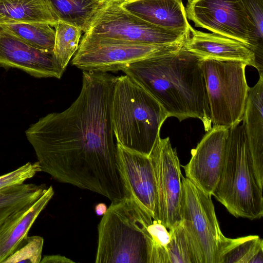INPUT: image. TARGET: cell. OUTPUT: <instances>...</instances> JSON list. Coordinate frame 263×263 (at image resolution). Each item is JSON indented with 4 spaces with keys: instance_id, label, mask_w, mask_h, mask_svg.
<instances>
[{
    "instance_id": "obj_1",
    "label": "cell",
    "mask_w": 263,
    "mask_h": 263,
    "mask_svg": "<svg viewBox=\"0 0 263 263\" xmlns=\"http://www.w3.org/2000/svg\"><path fill=\"white\" fill-rule=\"evenodd\" d=\"M116 79L108 72L83 71L81 90L70 106L40 118L25 131L41 172L111 203L131 197L110 119Z\"/></svg>"
},
{
    "instance_id": "obj_15",
    "label": "cell",
    "mask_w": 263,
    "mask_h": 263,
    "mask_svg": "<svg viewBox=\"0 0 263 263\" xmlns=\"http://www.w3.org/2000/svg\"><path fill=\"white\" fill-rule=\"evenodd\" d=\"M183 47L201 59L241 61L255 68L254 53L243 44L216 33L200 31L191 25Z\"/></svg>"
},
{
    "instance_id": "obj_13",
    "label": "cell",
    "mask_w": 263,
    "mask_h": 263,
    "mask_svg": "<svg viewBox=\"0 0 263 263\" xmlns=\"http://www.w3.org/2000/svg\"><path fill=\"white\" fill-rule=\"evenodd\" d=\"M0 66L15 68L35 78L61 79L65 70L53 52L36 48L0 28Z\"/></svg>"
},
{
    "instance_id": "obj_9",
    "label": "cell",
    "mask_w": 263,
    "mask_h": 263,
    "mask_svg": "<svg viewBox=\"0 0 263 263\" xmlns=\"http://www.w3.org/2000/svg\"><path fill=\"white\" fill-rule=\"evenodd\" d=\"M185 10L196 27L241 42L255 58L254 30L242 0H187Z\"/></svg>"
},
{
    "instance_id": "obj_8",
    "label": "cell",
    "mask_w": 263,
    "mask_h": 263,
    "mask_svg": "<svg viewBox=\"0 0 263 263\" xmlns=\"http://www.w3.org/2000/svg\"><path fill=\"white\" fill-rule=\"evenodd\" d=\"M187 33L155 26L112 2H105L85 32L92 36L153 45L184 43Z\"/></svg>"
},
{
    "instance_id": "obj_11",
    "label": "cell",
    "mask_w": 263,
    "mask_h": 263,
    "mask_svg": "<svg viewBox=\"0 0 263 263\" xmlns=\"http://www.w3.org/2000/svg\"><path fill=\"white\" fill-rule=\"evenodd\" d=\"M181 219L188 220L201 246L204 263H218L227 237L222 233L211 196L182 176Z\"/></svg>"
},
{
    "instance_id": "obj_2",
    "label": "cell",
    "mask_w": 263,
    "mask_h": 263,
    "mask_svg": "<svg viewBox=\"0 0 263 263\" xmlns=\"http://www.w3.org/2000/svg\"><path fill=\"white\" fill-rule=\"evenodd\" d=\"M199 62V57L183 46L169 53L129 64L122 71L151 94L168 117L180 122L198 119L208 132L212 128V122Z\"/></svg>"
},
{
    "instance_id": "obj_16",
    "label": "cell",
    "mask_w": 263,
    "mask_h": 263,
    "mask_svg": "<svg viewBox=\"0 0 263 263\" xmlns=\"http://www.w3.org/2000/svg\"><path fill=\"white\" fill-rule=\"evenodd\" d=\"M249 87L242 121L248 140L252 167L257 182L263 186V73Z\"/></svg>"
},
{
    "instance_id": "obj_32",
    "label": "cell",
    "mask_w": 263,
    "mask_h": 263,
    "mask_svg": "<svg viewBox=\"0 0 263 263\" xmlns=\"http://www.w3.org/2000/svg\"><path fill=\"white\" fill-rule=\"evenodd\" d=\"M127 0H105V2H112L117 3H121Z\"/></svg>"
},
{
    "instance_id": "obj_12",
    "label": "cell",
    "mask_w": 263,
    "mask_h": 263,
    "mask_svg": "<svg viewBox=\"0 0 263 263\" xmlns=\"http://www.w3.org/2000/svg\"><path fill=\"white\" fill-rule=\"evenodd\" d=\"M229 128L212 127L191 151L189 162L182 166L186 178L211 196L222 169Z\"/></svg>"
},
{
    "instance_id": "obj_17",
    "label": "cell",
    "mask_w": 263,
    "mask_h": 263,
    "mask_svg": "<svg viewBox=\"0 0 263 263\" xmlns=\"http://www.w3.org/2000/svg\"><path fill=\"white\" fill-rule=\"evenodd\" d=\"M54 194L52 186L47 187L36 200L11 214L0 226V263L11 255L26 238Z\"/></svg>"
},
{
    "instance_id": "obj_20",
    "label": "cell",
    "mask_w": 263,
    "mask_h": 263,
    "mask_svg": "<svg viewBox=\"0 0 263 263\" xmlns=\"http://www.w3.org/2000/svg\"><path fill=\"white\" fill-rule=\"evenodd\" d=\"M57 22L45 0H0V25L41 23L54 27Z\"/></svg>"
},
{
    "instance_id": "obj_3",
    "label": "cell",
    "mask_w": 263,
    "mask_h": 263,
    "mask_svg": "<svg viewBox=\"0 0 263 263\" xmlns=\"http://www.w3.org/2000/svg\"><path fill=\"white\" fill-rule=\"evenodd\" d=\"M167 118L161 104L134 79L126 74L117 77L110 119L118 144L149 156Z\"/></svg>"
},
{
    "instance_id": "obj_28",
    "label": "cell",
    "mask_w": 263,
    "mask_h": 263,
    "mask_svg": "<svg viewBox=\"0 0 263 263\" xmlns=\"http://www.w3.org/2000/svg\"><path fill=\"white\" fill-rule=\"evenodd\" d=\"M44 239L40 236H27L20 246L3 263H40Z\"/></svg>"
},
{
    "instance_id": "obj_7",
    "label": "cell",
    "mask_w": 263,
    "mask_h": 263,
    "mask_svg": "<svg viewBox=\"0 0 263 263\" xmlns=\"http://www.w3.org/2000/svg\"><path fill=\"white\" fill-rule=\"evenodd\" d=\"M184 44H144L84 34L71 64L83 71L117 72L136 61L177 51Z\"/></svg>"
},
{
    "instance_id": "obj_10",
    "label": "cell",
    "mask_w": 263,
    "mask_h": 263,
    "mask_svg": "<svg viewBox=\"0 0 263 263\" xmlns=\"http://www.w3.org/2000/svg\"><path fill=\"white\" fill-rule=\"evenodd\" d=\"M149 157L156 180L158 220L167 229L181 219L183 176L178 155L169 137L158 138Z\"/></svg>"
},
{
    "instance_id": "obj_18",
    "label": "cell",
    "mask_w": 263,
    "mask_h": 263,
    "mask_svg": "<svg viewBox=\"0 0 263 263\" xmlns=\"http://www.w3.org/2000/svg\"><path fill=\"white\" fill-rule=\"evenodd\" d=\"M120 5L155 26L186 33L189 31L190 24L181 0H127Z\"/></svg>"
},
{
    "instance_id": "obj_24",
    "label": "cell",
    "mask_w": 263,
    "mask_h": 263,
    "mask_svg": "<svg viewBox=\"0 0 263 263\" xmlns=\"http://www.w3.org/2000/svg\"><path fill=\"white\" fill-rule=\"evenodd\" d=\"M0 28L40 50L53 52L55 30L48 24L18 23L3 24Z\"/></svg>"
},
{
    "instance_id": "obj_14",
    "label": "cell",
    "mask_w": 263,
    "mask_h": 263,
    "mask_svg": "<svg viewBox=\"0 0 263 263\" xmlns=\"http://www.w3.org/2000/svg\"><path fill=\"white\" fill-rule=\"evenodd\" d=\"M117 146L121 169L131 197L158 220L157 189L150 157L118 144Z\"/></svg>"
},
{
    "instance_id": "obj_21",
    "label": "cell",
    "mask_w": 263,
    "mask_h": 263,
    "mask_svg": "<svg viewBox=\"0 0 263 263\" xmlns=\"http://www.w3.org/2000/svg\"><path fill=\"white\" fill-rule=\"evenodd\" d=\"M54 19L86 31L105 0H45Z\"/></svg>"
},
{
    "instance_id": "obj_31",
    "label": "cell",
    "mask_w": 263,
    "mask_h": 263,
    "mask_svg": "<svg viewBox=\"0 0 263 263\" xmlns=\"http://www.w3.org/2000/svg\"><path fill=\"white\" fill-rule=\"evenodd\" d=\"M107 208L104 203H99L95 207V211L98 216L103 215L106 212Z\"/></svg>"
},
{
    "instance_id": "obj_27",
    "label": "cell",
    "mask_w": 263,
    "mask_h": 263,
    "mask_svg": "<svg viewBox=\"0 0 263 263\" xmlns=\"http://www.w3.org/2000/svg\"><path fill=\"white\" fill-rule=\"evenodd\" d=\"M246 13L254 30L257 52L255 68L263 72V0H242Z\"/></svg>"
},
{
    "instance_id": "obj_22",
    "label": "cell",
    "mask_w": 263,
    "mask_h": 263,
    "mask_svg": "<svg viewBox=\"0 0 263 263\" xmlns=\"http://www.w3.org/2000/svg\"><path fill=\"white\" fill-rule=\"evenodd\" d=\"M218 263H263V241L258 235L227 237Z\"/></svg>"
},
{
    "instance_id": "obj_19",
    "label": "cell",
    "mask_w": 263,
    "mask_h": 263,
    "mask_svg": "<svg viewBox=\"0 0 263 263\" xmlns=\"http://www.w3.org/2000/svg\"><path fill=\"white\" fill-rule=\"evenodd\" d=\"M169 263H204L203 252L191 222L182 218L170 229Z\"/></svg>"
},
{
    "instance_id": "obj_29",
    "label": "cell",
    "mask_w": 263,
    "mask_h": 263,
    "mask_svg": "<svg viewBox=\"0 0 263 263\" xmlns=\"http://www.w3.org/2000/svg\"><path fill=\"white\" fill-rule=\"evenodd\" d=\"M41 172L38 161L28 162L16 169L0 176V191L15 185L23 184Z\"/></svg>"
},
{
    "instance_id": "obj_6",
    "label": "cell",
    "mask_w": 263,
    "mask_h": 263,
    "mask_svg": "<svg viewBox=\"0 0 263 263\" xmlns=\"http://www.w3.org/2000/svg\"><path fill=\"white\" fill-rule=\"evenodd\" d=\"M213 127L229 128L242 120L249 87L247 63L237 60L200 59Z\"/></svg>"
},
{
    "instance_id": "obj_26",
    "label": "cell",
    "mask_w": 263,
    "mask_h": 263,
    "mask_svg": "<svg viewBox=\"0 0 263 263\" xmlns=\"http://www.w3.org/2000/svg\"><path fill=\"white\" fill-rule=\"evenodd\" d=\"M167 229L161 221L155 219L147 226V263H169L167 247L170 235Z\"/></svg>"
},
{
    "instance_id": "obj_5",
    "label": "cell",
    "mask_w": 263,
    "mask_h": 263,
    "mask_svg": "<svg viewBox=\"0 0 263 263\" xmlns=\"http://www.w3.org/2000/svg\"><path fill=\"white\" fill-rule=\"evenodd\" d=\"M153 218L132 197L111 203L98 226L96 263H147L146 227Z\"/></svg>"
},
{
    "instance_id": "obj_23",
    "label": "cell",
    "mask_w": 263,
    "mask_h": 263,
    "mask_svg": "<svg viewBox=\"0 0 263 263\" xmlns=\"http://www.w3.org/2000/svg\"><path fill=\"white\" fill-rule=\"evenodd\" d=\"M45 184L23 183L0 191V226L13 213L36 200L47 189Z\"/></svg>"
},
{
    "instance_id": "obj_4",
    "label": "cell",
    "mask_w": 263,
    "mask_h": 263,
    "mask_svg": "<svg viewBox=\"0 0 263 263\" xmlns=\"http://www.w3.org/2000/svg\"><path fill=\"white\" fill-rule=\"evenodd\" d=\"M212 196L235 217L263 216L262 190L254 175L243 124L229 128L223 165Z\"/></svg>"
},
{
    "instance_id": "obj_30",
    "label": "cell",
    "mask_w": 263,
    "mask_h": 263,
    "mask_svg": "<svg viewBox=\"0 0 263 263\" xmlns=\"http://www.w3.org/2000/svg\"><path fill=\"white\" fill-rule=\"evenodd\" d=\"M74 262L71 259L61 255H50L44 256L41 260L40 263H63Z\"/></svg>"
},
{
    "instance_id": "obj_25",
    "label": "cell",
    "mask_w": 263,
    "mask_h": 263,
    "mask_svg": "<svg viewBox=\"0 0 263 263\" xmlns=\"http://www.w3.org/2000/svg\"><path fill=\"white\" fill-rule=\"evenodd\" d=\"M54 27L53 55L59 66L65 70L78 49L83 31L74 25L61 21H58Z\"/></svg>"
}]
</instances>
